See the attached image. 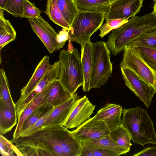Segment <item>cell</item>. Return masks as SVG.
Segmentation results:
<instances>
[{
	"mask_svg": "<svg viewBox=\"0 0 156 156\" xmlns=\"http://www.w3.org/2000/svg\"><path fill=\"white\" fill-rule=\"evenodd\" d=\"M122 124L132 141L144 146L156 144V133L147 111L140 107L123 108Z\"/></svg>",
	"mask_w": 156,
	"mask_h": 156,
	"instance_id": "3",
	"label": "cell"
},
{
	"mask_svg": "<svg viewBox=\"0 0 156 156\" xmlns=\"http://www.w3.org/2000/svg\"><path fill=\"white\" fill-rule=\"evenodd\" d=\"M133 156H156V146L147 147L133 155Z\"/></svg>",
	"mask_w": 156,
	"mask_h": 156,
	"instance_id": "37",
	"label": "cell"
},
{
	"mask_svg": "<svg viewBox=\"0 0 156 156\" xmlns=\"http://www.w3.org/2000/svg\"><path fill=\"white\" fill-rule=\"evenodd\" d=\"M4 10L0 8V50L15 39L16 32L8 20L4 16Z\"/></svg>",
	"mask_w": 156,
	"mask_h": 156,
	"instance_id": "20",
	"label": "cell"
},
{
	"mask_svg": "<svg viewBox=\"0 0 156 156\" xmlns=\"http://www.w3.org/2000/svg\"><path fill=\"white\" fill-rule=\"evenodd\" d=\"M67 129L61 125L44 127L30 135L10 140L23 156H65L61 143Z\"/></svg>",
	"mask_w": 156,
	"mask_h": 156,
	"instance_id": "1",
	"label": "cell"
},
{
	"mask_svg": "<svg viewBox=\"0 0 156 156\" xmlns=\"http://www.w3.org/2000/svg\"><path fill=\"white\" fill-rule=\"evenodd\" d=\"M120 66L131 69L156 91V71L145 62L136 47H125Z\"/></svg>",
	"mask_w": 156,
	"mask_h": 156,
	"instance_id": "7",
	"label": "cell"
},
{
	"mask_svg": "<svg viewBox=\"0 0 156 156\" xmlns=\"http://www.w3.org/2000/svg\"><path fill=\"white\" fill-rule=\"evenodd\" d=\"M31 27L51 54L55 51L57 44L56 39L58 34L48 22L41 16L38 17L28 19Z\"/></svg>",
	"mask_w": 156,
	"mask_h": 156,
	"instance_id": "12",
	"label": "cell"
},
{
	"mask_svg": "<svg viewBox=\"0 0 156 156\" xmlns=\"http://www.w3.org/2000/svg\"><path fill=\"white\" fill-rule=\"evenodd\" d=\"M106 13L79 9L69 31V40L81 45L90 40L91 36L102 25Z\"/></svg>",
	"mask_w": 156,
	"mask_h": 156,
	"instance_id": "5",
	"label": "cell"
},
{
	"mask_svg": "<svg viewBox=\"0 0 156 156\" xmlns=\"http://www.w3.org/2000/svg\"><path fill=\"white\" fill-rule=\"evenodd\" d=\"M120 68L125 85L149 108L156 91L130 69Z\"/></svg>",
	"mask_w": 156,
	"mask_h": 156,
	"instance_id": "8",
	"label": "cell"
},
{
	"mask_svg": "<svg viewBox=\"0 0 156 156\" xmlns=\"http://www.w3.org/2000/svg\"><path fill=\"white\" fill-rule=\"evenodd\" d=\"M79 9L108 12L111 4L109 0H74Z\"/></svg>",
	"mask_w": 156,
	"mask_h": 156,
	"instance_id": "24",
	"label": "cell"
},
{
	"mask_svg": "<svg viewBox=\"0 0 156 156\" xmlns=\"http://www.w3.org/2000/svg\"><path fill=\"white\" fill-rule=\"evenodd\" d=\"M153 12L156 15V3H154L153 6Z\"/></svg>",
	"mask_w": 156,
	"mask_h": 156,
	"instance_id": "40",
	"label": "cell"
},
{
	"mask_svg": "<svg viewBox=\"0 0 156 156\" xmlns=\"http://www.w3.org/2000/svg\"><path fill=\"white\" fill-rule=\"evenodd\" d=\"M59 74L57 79L72 95L82 86L83 76L81 57L76 48L62 50L59 55Z\"/></svg>",
	"mask_w": 156,
	"mask_h": 156,
	"instance_id": "4",
	"label": "cell"
},
{
	"mask_svg": "<svg viewBox=\"0 0 156 156\" xmlns=\"http://www.w3.org/2000/svg\"><path fill=\"white\" fill-rule=\"evenodd\" d=\"M129 19H112L106 20L105 23L100 28L99 36L101 38L113 30L117 28L129 21Z\"/></svg>",
	"mask_w": 156,
	"mask_h": 156,
	"instance_id": "30",
	"label": "cell"
},
{
	"mask_svg": "<svg viewBox=\"0 0 156 156\" xmlns=\"http://www.w3.org/2000/svg\"><path fill=\"white\" fill-rule=\"evenodd\" d=\"M50 65L49 57L44 56L37 65L27 83L21 89L20 97L16 104L21 102L31 93L45 74Z\"/></svg>",
	"mask_w": 156,
	"mask_h": 156,
	"instance_id": "16",
	"label": "cell"
},
{
	"mask_svg": "<svg viewBox=\"0 0 156 156\" xmlns=\"http://www.w3.org/2000/svg\"><path fill=\"white\" fill-rule=\"evenodd\" d=\"M54 108L49 110L41 117L34 124L24 131L22 132L19 136H25L32 134L42 128L43 124L48 116Z\"/></svg>",
	"mask_w": 156,
	"mask_h": 156,
	"instance_id": "34",
	"label": "cell"
},
{
	"mask_svg": "<svg viewBox=\"0 0 156 156\" xmlns=\"http://www.w3.org/2000/svg\"><path fill=\"white\" fill-rule=\"evenodd\" d=\"M57 2L64 19L71 27L79 10L74 0H57Z\"/></svg>",
	"mask_w": 156,
	"mask_h": 156,
	"instance_id": "23",
	"label": "cell"
},
{
	"mask_svg": "<svg viewBox=\"0 0 156 156\" xmlns=\"http://www.w3.org/2000/svg\"><path fill=\"white\" fill-rule=\"evenodd\" d=\"M79 99L76 93L68 100L54 108L48 116L42 127L55 125H63L76 101Z\"/></svg>",
	"mask_w": 156,
	"mask_h": 156,
	"instance_id": "14",
	"label": "cell"
},
{
	"mask_svg": "<svg viewBox=\"0 0 156 156\" xmlns=\"http://www.w3.org/2000/svg\"><path fill=\"white\" fill-rule=\"evenodd\" d=\"M53 108L45 105H41L25 119L21 128V133L33 125L41 117Z\"/></svg>",
	"mask_w": 156,
	"mask_h": 156,
	"instance_id": "27",
	"label": "cell"
},
{
	"mask_svg": "<svg viewBox=\"0 0 156 156\" xmlns=\"http://www.w3.org/2000/svg\"><path fill=\"white\" fill-rule=\"evenodd\" d=\"M7 0H0V8L3 9Z\"/></svg>",
	"mask_w": 156,
	"mask_h": 156,
	"instance_id": "39",
	"label": "cell"
},
{
	"mask_svg": "<svg viewBox=\"0 0 156 156\" xmlns=\"http://www.w3.org/2000/svg\"><path fill=\"white\" fill-rule=\"evenodd\" d=\"M41 11L38 8L28 0H25L23 7V14L21 18H36L41 16Z\"/></svg>",
	"mask_w": 156,
	"mask_h": 156,
	"instance_id": "33",
	"label": "cell"
},
{
	"mask_svg": "<svg viewBox=\"0 0 156 156\" xmlns=\"http://www.w3.org/2000/svg\"><path fill=\"white\" fill-rule=\"evenodd\" d=\"M109 136L117 145L130 150L132 145L131 138L128 132L122 124L114 129L110 130Z\"/></svg>",
	"mask_w": 156,
	"mask_h": 156,
	"instance_id": "26",
	"label": "cell"
},
{
	"mask_svg": "<svg viewBox=\"0 0 156 156\" xmlns=\"http://www.w3.org/2000/svg\"><path fill=\"white\" fill-rule=\"evenodd\" d=\"M11 140L0 134V152L3 156H23L17 147Z\"/></svg>",
	"mask_w": 156,
	"mask_h": 156,
	"instance_id": "28",
	"label": "cell"
},
{
	"mask_svg": "<svg viewBox=\"0 0 156 156\" xmlns=\"http://www.w3.org/2000/svg\"><path fill=\"white\" fill-rule=\"evenodd\" d=\"M69 31L63 28L58 34L56 39L57 46L55 51L59 50L64 46L66 41L69 39Z\"/></svg>",
	"mask_w": 156,
	"mask_h": 156,
	"instance_id": "35",
	"label": "cell"
},
{
	"mask_svg": "<svg viewBox=\"0 0 156 156\" xmlns=\"http://www.w3.org/2000/svg\"><path fill=\"white\" fill-rule=\"evenodd\" d=\"M156 32V15L153 12L142 16H134L128 22L112 31L107 44L111 54L116 55L141 36Z\"/></svg>",
	"mask_w": 156,
	"mask_h": 156,
	"instance_id": "2",
	"label": "cell"
},
{
	"mask_svg": "<svg viewBox=\"0 0 156 156\" xmlns=\"http://www.w3.org/2000/svg\"><path fill=\"white\" fill-rule=\"evenodd\" d=\"M80 142L82 145H89L99 147L113 152L118 156L125 154L130 151L117 145L109 136L100 140L82 141Z\"/></svg>",
	"mask_w": 156,
	"mask_h": 156,
	"instance_id": "21",
	"label": "cell"
},
{
	"mask_svg": "<svg viewBox=\"0 0 156 156\" xmlns=\"http://www.w3.org/2000/svg\"><path fill=\"white\" fill-rule=\"evenodd\" d=\"M80 141L98 140L108 136L110 130L105 122L94 116L71 131Z\"/></svg>",
	"mask_w": 156,
	"mask_h": 156,
	"instance_id": "9",
	"label": "cell"
},
{
	"mask_svg": "<svg viewBox=\"0 0 156 156\" xmlns=\"http://www.w3.org/2000/svg\"><path fill=\"white\" fill-rule=\"evenodd\" d=\"M84 146L89 149L94 156H118L115 153L107 150L89 145Z\"/></svg>",
	"mask_w": 156,
	"mask_h": 156,
	"instance_id": "36",
	"label": "cell"
},
{
	"mask_svg": "<svg viewBox=\"0 0 156 156\" xmlns=\"http://www.w3.org/2000/svg\"><path fill=\"white\" fill-rule=\"evenodd\" d=\"M81 46V64L83 76V90L84 92L91 89L90 82L92 69V42L89 41Z\"/></svg>",
	"mask_w": 156,
	"mask_h": 156,
	"instance_id": "17",
	"label": "cell"
},
{
	"mask_svg": "<svg viewBox=\"0 0 156 156\" xmlns=\"http://www.w3.org/2000/svg\"><path fill=\"white\" fill-rule=\"evenodd\" d=\"M80 156H94L92 152L87 147L82 146V150Z\"/></svg>",
	"mask_w": 156,
	"mask_h": 156,
	"instance_id": "38",
	"label": "cell"
},
{
	"mask_svg": "<svg viewBox=\"0 0 156 156\" xmlns=\"http://www.w3.org/2000/svg\"><path fill=\"white\" fill-rule=\"evenodd\" d=\"M123 109L120 105L116 104L107 103L98 110L94 117L104 121L110 130L122 125L121 119Z\"/></svg>",
	"mask_w": 156,
	"mask_h": 156,
	"instance_id": "15",
	"label": "cell"
},
{
	"mask_svg": "<svg viewBox=\"0 0 156 156\" xmlns=\"http://www.w3.org/2000/svg\"><path fill=\"white\" fill-rule=\"evenodd\" d=\"M127 46L156 48V32L144 34L135 39Z\"/></svg>",
	"mask_w": 156,
	"mask_h": 156,
	"instance_id": "29",
	"label": "cell"
},
{
	"mask_svg": "<svg viewBox=\"0 0 156 156\" xmlns=\"http://www.w3.org/2000/svg\"><path fill=\"white\" fill-rule=\"evenodd\" d=\"M144 0H116L111 3L105 14L106 20L112 19H129L138 13Z\"/></svg>",
	"mask_w": 156,
	"mask_h": 156,
	"instance_id": "11",
	"label": "cell"
},
{
	"mask_svg": "<svg viewBox=\"0 0 156 156\" xmlns=\"http://www.w3.org/2000/svg\"><path fill=\"white\" fill-rule=\"evenodd\" d=\"M45 93L41 105L55 107L69 99L72 95L57 79L51 81L45 87Z\"/></svg>",
	"mask_w": 156,
	"mask_h": 156,
	"instance_id": "13",
	"label": "cell"
},
{
	"mask_svg": "<svg viewBox=\"0 0 156 156\" xmlns=\"http://www.w3.org/2000/svg\"><path fill=\"white\" fill-rule=\"evenodd\" d=\"M16 109L0 103V134L4 135L10 131L17 123Z\"/></svg>",
	"mask_w": 156,
	"mask_h": 156,
	"instance_id": "18",
	"label": "cell"
},
{
	"mask_svg": "<svg viewBox=\"0 0 156 156\" xmlns=\"http://www.w3.org/2000/svg\"><path fill=\"white\" fill-rule=\"evenodd\" d=\"M95 107L86 96L78 99L63 126L69 129L78 127L90 118Z\"/></svg>",
	"mask_w": 156,
	"mask_h": 156,
	"instance_id": "10",
	"label": "cell"
},
{
	"mask_svg": "<svg viewBox=\"0 0 156 156\" xmlns=\"http://www.w3.org/2000/svg\"><path fill=\"white\" fill-rule=\"evenodd\" d=\"M25 0H7L3 9L16 17L22 16Z\"/></svg>",
	"mask_w": 156,
	"mask_h": 156,
	"instance_id": "32",
	"label": "cell"
},
{
	"mask_svg": "<svg viewBox=\"0 0 156 156\" xmlns=\"http://www.w3.org/2000/svg\"><path fill=\"white\" fill-rule=\"evenodd\" d=\"M153 1L155 3H156V0H153Z\"/></svg>",
	"mask_w": 156,
	"mask_h": 156,
	"instance_id": "42",
	"label": "cell"
},
{
	"mask_svg": "<svg viewBox=\"0 0 156 156\" xmlns=\"http://www.w3.org/2000/svg\"><path fill=\"white\" fill-rule=\"evenodd\" d=\"M136 47L145 62L156 71V48L141 46Z\"/></svg>",
	"mask_w": 156,
	"mask_h": 156,
	"instance_id": "31",
	"label": "cell"
},
{
	"mask_svg": "<svg viewBox=\"0 0 156 156\" xmlns=\"http://www.w3.org/2000/svg\"><path fill=\"white\" fill-rule=\"evenodd\" d=\"M92 48L91 89L100 88L105 84L112 75L113 69L110 51L107 43L103 41L92 43Z\"/></svg>",
	"mask_w": 156,
	"mask_h": 156,
	"instance_id": "6",
	"label": "cell"
},
{
	"mask_svg": "<svg viewBox=\"0 0 156 156\" xmlns=\"http://www.w3.org/2000/svg\"><path fill=\"white\" fill-rule=\"evenodd\" d=\"M109 1L111 2V3L114 2L116 0H109Z\"/></svg>",
	"mask_w": 156,
	"mask_h": 156,
	"instance_id": "41",
	"label": "cell"
},
{
	"mask_svg": "<svg viewBox=\"0 0 156 156\" xmlns=\"http://www.w3.org/2000/svg\"><path fill=\"white\" fill-rule=\"evenodd\" d=\"M0 102L13 109L16 107L12 97L8 81L5 73L3 69L0 71Z\"/></svg>",
	"mask_w": 156,
	"mask_h": 156,
	"instance_id": "25",
	"label": "cell"
},
{
	"mask_svg": "<svg viewBox=\"0 0 156 156\" xmlns=\"http://www.w3.org/2000/svg\"><path fill=\"white\" fill-rule=\"evenodd\" d=\"M45 87L37 96L27 105L18 117L17 126L13 133V139L19 137L21 133L23 124L25 119L34 110L41 105V101L45 93Z\"/></svg>",
	"mask_w": 156,
	"mask_h": 156,
	"instance_id": "19",
	"label": "cell"
},
{
	"mask_svg": "<svg viewBox=\"0 0 156 156\" xmlns=\"http://www.w3.org/2000/svg\"><path fill=\"white\" fill-rule=\"evenodd\" d=\"M46 7L44 12L51 20L62 28L70 30V26L64 19L58 8L57 0H47Z\"/></svg>",
	"mask_w": 156,
	"mask_h": 156,
	"instance_id": "22",
	"label": "cell"
}]
</instances>
